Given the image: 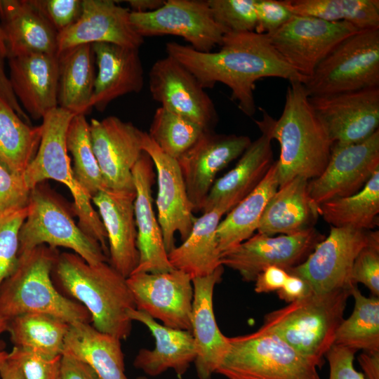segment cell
Wrapping results in <instances>:
<instances>
[{
    "label": "cell",
    "instance_id": "1",
    "mask_svg": "<svg viewBox=\"0 0 379 379\" xmlns=\"http://www.w3.org/2000/svg\"><path fill=\"white\" fill-rule=\"evenodd\" d=\"M167 55L188 69L204 88L215 84L226 85L232 100L246 116L256 110L255 82L265 77H278L305 84L307 79L291 67L270 44L267 36L255 32H227L220 48L204 53L175 41L166 44Z\"/></svg>",
    "mask_w": 379,
    "mask_h": 379
},
{
    "label": "cell",
    "instance_id": "2",
    "mask_svg": "<svg viewBox=\"0 0 379 379\" xmlns=\"http://www.w3.org/2000/svg\"><path fill=\"white\" fill-rule=\"evenodd\" d=\"M309 97L302 83L289 82L281 116L274 119L259 107L262 118L255 120L261 133L279 145L276 161L279 187L296 177L317 178L331 156L333 142Z\"/></svg>",
    "mask_w": 379,
    "mask_h": 379
},
{
    "label": "cell",
    "instance_id": "3",
    "mask_svg": "<svg viewBox=\"0 0 379 379\" xmlns=\"http://www.w3.org/2000/svg\"><path fill=\"white\" fill-rule=\"evenodd\" d=\"M51 277L62 294L88 310L94 328L121 340L129 337L134 298L127 278L108 262L91 265L73 252L60 253Z\"/></svg>",
    "mask_w": 379,
    "mask_h": 379
},
{
    "label": "cell",
    "instance_id": "4",
    "mask_svg": "<svg viewBox=\"0 0 379 379\" xmlns=\"http://www.w3.org/2000/svg\"><path fill=\"white\" fill-rule=\"evenodd\" d=\"M60 254L41 245L18 256L17 266L0 288V312L8 320L27 313H44L72 324L91 323L88 310L62 294L51 277Z\"/></svg>",
    "mask_w": 379,
    "mask_h": 379
},
{
    "label": "cell",
    "instance_id": "5",
    "mask_svg": "<svg viewBox=\"0 0 379 379\" xmlns=\"http://www.w3.org/2000/svg\"><path fill=\"white\" fill-rule=\"evenodd\" d=\"M352 290L323 293L311 291L286 307L265 314L261 328L276 334L321 367L324 357L333 345Z\"/></svg>",
    "mask_w": 379,
    "mask_h": 379
},
{
    "label": "cell",
    "instance_id": "6",
    "mask_svg": "<svg viewBox=\"0 0 379 379\" xmlns=\"http://www.w3.org/2000/svg\"><path fill=\"white\" fill-rule=\"evenodd\" d=\"M74 116L58 107L43 117L40 145L23 178L30 190L49 179L65 185L73 197L72 207L78 218L79 227L98 241L109 257L107 237L102 222L93 207L91 197L77 181L68 156L66 135Z\"/></svg>",
    "mask_w": 379,
    "mask_h": 379
},
{
    "label": "cell",
    "instance_id": "7",
    "mask_svg": "<svg viewBox=\"0 0 379 379\" xmlns=\"http://www.w3.org/2000/svg\"><path fill=\"white\" fill-rule=\"evenodd\" d=\"M72 207L45 181L31 190L28 212L19 232V255L41 246L71 249L91 265L108 262L100 244L74 220Z\"/></svg>",
    "mask_w": 379,
    "mask_h": 379
},
{
    "label": "cell",
    "instance_id": "8",
    "mask_svg": "<svg viewBox=\"0 0 379 379\" xmlns=\"http://www.w3.org/2000/svg\"><path fill=\"white\" fill-rule=\"evenodd\" d=\"M228 340L215 371L228 379H321L313 361L261 327Z\"/></svg>",
    "mask_w": 379,
    "mask_h": 379
},
{
    "label": "cell",
    "instance_id": "9",
    "mask_svg": "<svg viewBox=\"0 0 379 379\" xmlns=\"http://www.w3.org/2000/svg\"><path fill=\"white\" fill-rule=\"evenodd\" d=\"M303 84L310 97L379 87V29L343 40Z\"/></svg>",
    "mask_w": 379,
    "mask_h": 379
},
{
    "label": "cell",
    "instance_id": "10",
    "mask_svg": "<svg viewBox=\"0 0 379 379\" xmlns=\"http://www.w3.org/2000/svg\"><path fill=\"white\" fill-rule=\"evenodd\" d=\"M360 30L348 22L293 14L279 29L266 36L284 60L307 80L339 44Z\"/></svg>",
    "mask_w": 379,
    "mask_h": 379
},
{
    "label": "cell",
    "instance_id": "11",
    "mask_svg": "<svg viewBox=\"0 0 379 379\" xmlns=\"http://www.w3.org/2000/svg\"><path fill=\"white\" fill-rule=\"evenodd\" d=\"M375 231L331 227L328 235L300 265L288 270L303 279L313 293H323L354 286L351 273L355 258Z\"/></svg>",
    "mask_w": 379,
    "mask_h": 379
},
{
    "label": "cell",
    "instance_id": "12",
    "mask_svg": "<svg viewBox=\"0 0 379 379\" xmlns=\"http://www.w3.org/2000/svg\"><path fill=\"white\" fill-rule=\"evenodd\" d=\"M130 19L143 38L178 36L194 50L204 53L220 46L225 34L213 19L207 0H167L152 12L131 11Z\"/></svg>",
    "mask_w": 379,
    "mask_h": 379
},
{
    "label": "cell",
    "instance_id": "13",
    "mask_svg": "<svg viewBox=\"0 0 379 379\" xmlns=\"http://www.w3.org/2000/svg\"><path fill=\"white\" fill-rule=\"evenodd\" d=\"M314 227L291 235L257 234L221 253L220 264L240 274L242 280L255 281L270 266L286 271L302 263L324 239Z\"/></svg>",
    "mask_w": 379,
    "mask_h": 379
},
{
    "label": "cell",
    "instance_id": "14",
    "mask_svg": "<svg viewBox=\"0 0 379 379\" xmlns=\"http://www.w3.org/2000/svg\"><path fill=\"white\" fill-rule=\"evenodd\" d=\"M149 89L161 107L185 117L206 131L218 121L214 103L196 77L174 58L157 60L149 72Z\"/></svg>",
    "mask_w": 379,
    "mask_h": 379
},
{
    "label": "cell",
    "instance_id": "15",
    "mask_svg": "<svg viewBox=\"0 0 379 379\" xmlns=\"http://www.w3.org/2000/svg\"><path fill=\"white\" fill-rule=\"evenodd\" d=\"M126 281L137 310L164 326L191 331L193 286L190 276L173 269L159 273H133Z\"/></svg>",
    "mask_w": 379,
    "mask_h": 379
},
{
    "label": "cell",
    "instance_id": "16",
    "mask_svg": "<svg viewBox=\"0 0 379 379\" xmlns=\"http://www.w3.org/2000/svg\"><path fill=\"white\" fill-rule=\"evenodd\" d=\"M379 168V130L367 139L350 145L333 144L322 173L309 180L313 201L321 204L359 192Z\"/></svg>",
    "mask_w": 379,
    "mask_h": 379
},
{
    "label": "cell",
    "instance_id": "17",
    "mask_svg": "<svg viewBox=\"0 0 379 379\" xmlns=\"http://www.w3.org/2000/svg\"><path fill=\"white\" fill-rule=\"evenodd\" d=\"M93 149L107 188L134 190L132 170L142 154L144 131L115 116L91 119Z\"/></svg>",
    "mask_w": 379,
    "mask_h": 379
},
{
    "label": "cell",
    "instance_id": "18",
    "mask_svg": "<svg viewBox=\"0 0 379 379\" xmlns=\"http://www.w3.org/2000/svg\"><path fill=\"white\" fill-rule=\"evenodd\" d=\"M333 144L360 142L378 130L379 87L309 97Z\"/></svg>",
    "mask_w": 379,
    "mask_h": 379
},
{
    "label": "cell",
    "instance_id": "19",
    "mask_svg": "<svg viewBox=\"0 0 379 379\" xmlns=\"http://www.w3.org/2000/svg\"><path fill=\"white\" fill-rule=\"evenodd\" d=\"M248 136L204 131L177 161L194 211H201L215 176L250 145Z\"/></svg>",
    "mask_w": 379,
    "mask_h": 379
},
{
    "label": "cell",
    "instance_id": "20",
    "mask_svg": "<svg viewBox=\"0 0 379 379\" xmlns=\"http://www.w3.org/2000/svg\"><path fill=\"white\" fill-rule=\"evenodd\" d=\"M142 151L152 159L157 171L158 222L168 253L175 246V234L183 241L189 236L195 218L177 159L164 153L144 132Z\"/></svg>",
    "mask_w": 379,
    "mask_h": 379
},
{
    "label": "cell",
    "instance_id": "21",
    "mask_svg": "<svg viewBox=\"0 0 379 379\" xmlns=\"http://www.w3.org/2000/svg\"><path fill=\"white\" fill-rule=\"evenodd\" d=\"M131 11L111 0H83L76 22L58 33V55L82 44L109 43L139 49L144 38L131 24Z\"/></svg>",
    "mask_w": 379,
    "mask_h": 379
},
{
    "label": "cell",
    "instance_id": "22",
    "mask_svg": "<svg viewBox=\"0 0 379 379\" xmlns=\"http://www.w3.org/2000/svg\"><path fill=\"white\" fill-rule=\"evenodd\" d=\"M135 190L105 188L92 197L105 229L109 265L128 278L139 261L134 215Z\"/></svg>",
    "mask_w": 379,
    "mask_h": 379
},
{
    "label": "cell",
    "instance_id": "23",
    "mask_svg": "<svg viewBox=\"0 0 379 379\" xmlns=\"http://www.w3.org/2000/svg\"><path fill=\"white\" fill-rule=\"evenodd\" d=\"M223 266L209 275L192 279L193 300L191 312V332L197 357L194 361L199 379H211L228 348V337L220 331L213 310V291L221 279Z\"/></svg>",
    "mask_w": 379,
    "mask_h": 379
},
{
    "label": "cell",
    "instance_id": "24",
    "mask_svg": "<svg viewBox=\"0 0 379 379\" xmlns=\"http://www.w3.org/2000/svg\"><path fill=\"white\" fill-rule=\"evenodd\" d=\"M153 166L152 159L143 152L132 170L135 190L134 215L139 253L138 264L132 274L159 273L173 269L169 262L161 230L153 209Z\"/></svg>",
    "mask_w": 379,
    "mask_h": 379
},
{
    "label": "cell",
    "instance_id": "25",
    "mask_svg": "<svg viewBox=\"0 0 379 379\" xmlns=\"http://www.w3.org/2000/svg\"><path fill=\"white\" fill-rule=\"evenodd\" d=\"M8 79L23 110L34 119L58 107V58L31 53L8 58Z\"/></svg>",
    "mask_w": 379,
    "mask_h": 379
},
{
    "label": "cell",
    "instance_id": "26",
    "mask_svg": "<svg viewBox=\"0 0 379 379\" xmlns=\"http://www.w3.org/2000/svg\"><path fill=\"white\" fill-rule=\"evenodd\" d=\"M91 45L98 67L91 109L103 112L119 97L141 91L144 71L139 49L109 43Z\"/></svg>",
    "mask_w": 379,
    "mask_h": 379
},
{
    "label": "cell",
    "instance_id": "27",
    "mask_svg": "<svg viewBox=\"0 0 379 379\" xmlns=\"http://www.w3.org/2000/svg\"><path fill=\"white\" fill-rule=\"evenodd\" d=\"M128 315L132 321L145 325L154 339L153 349L142 348L138 351L133 366L150 376L173 369L179 378L182 377L197 357L191 331L164 326L137 309L128 310Z\"/></svg>",
    "mask_w": 379,
    "mask_h": 379
},
{
    "label": "cell",
    "instance_id": "28",
    "mask_svg": "<svg viewBox=\"0 0 379 379\" xmlns=\"http://www.w3.org/2000/svg\"><path fill=\"white\" fill-rule=\"evenodd\" d=\"M274 161L272 140L262 133L251 142L235 166L215 180L201 211L218 209L228 213L258 186Z\"/></svg>",
    "mask_w": 379,
    "mask_h": 379
},
{
    "label": "cell",
    "instance_id": "29",
    "mask_svg": "<svg viewBox=\"0 0 379 379\" xmlns=\"http://www.w3.org/2000/svg\"><path fill=\"white\" fill-rule=\"evenodd\" d=\"M7 58L31 53L58 55V32L29 0H0Z\"/></svg>",
    "mask_w": 379,
    "mask_h": 379
},
{
    "label": "cell",
    "instance_id": "30",
    "mask_svg": "<svg viewBox=\"0 0 379 379\" xmlns=\"http://www.w3.org/2000/svg\"><path fill=\"white\" fill-rule=\"evenodd\" d=\"M308 182L296 177L279 187L264 210L257 232L268 236L291 235L314 227L319 206L310 195Z\"/></svg>",
    "mask_w": 379,
    "mask_h": 379
},
{
    "label": "cell",
    "instance_id": "31",
    "mask_svg": "<svg viewBox=\"0 0 379 379\" xmlns=\"http://www.w3.org/2000/svg\"><path fill=\"white\" fill-rule=\"evenodd\" d=\"M121 341L90 323L77 322L69 324L62 354L88 364L101 379H128Z\"/></svg>",
    "mask_w": 379,
    "mask_h": 379
},
{
    "label": "cell",
    "instance_id": "32",
    "mask_svg": "<svg viewBox=\"0 0 379 379\" xmlns=\"http://www.w3.org/2000/svg\"><path fill=\"white\" fill-rule=\"evenodd\" d=\"M224 214L213 209L195 218L187 238L168 253L173 269L184 272L192 279L209 275L222 266L216 230Z\"/></svg>",
    "mask_w": 379,
    "mask_h": 379
},
{
    "label": "cell",
    "instance_id": "33",
    "mask_svg": "<svg viewBox=\"0 0 379 379\" xmlns=\"http://www.w3.org/2000/svg\"><path fill=\"white\" fill-rule=\"evenodd\" d=\"M58 107L74 115L91 111L95 81V55L91 44H82L58 55Z\"/></svg>",
    "mask_w": 379,
    "mask_h": 379
},
{
    "label": "cell",
    "instance_id": "34",
    "mask_svg": "<svg viewBox=\"0 0 379 379\" xmlns=\"http://www.w3.org/2000/svg\"><path fill=\"white\" fill-rule=\"evenodd\" d=\"M279 187L277 164L274 161L258 186L219 222L216 236L221 253L254 234L269 200Z\"/></svg>",
    "mask_w": 379,
    "mask_h": 379
},
{
    "label": "cell",
    "instance_id": "35",
    "mask_svg": "<svg viewBox=\"0 0 379 379\" xmlns=\"http://www.w3.org/2000/svg\"><path fill=\"white\" fill-rule=\"evenodd\" d=\"M69 324L44 313H27L8 321L7 331L13 347L46 357L62 354Z\"/></svg>",
    "mask_w": 379,
    "mask_h": 379
},
{
    "label": "cell",
    "instance_id": "36",
    "mask_svg": "<svg viewBox=\"0 0 379 379\" xmlns=\"http://www.w3.org/2000/svg\"><path fill=\"white\" fill-rule=\"evenodd\" d=\"M379 168L357 193L319 206V215L331 227L371 230L378 224Z\"/></svg>",
    "mask_w": 379,
    "mask_h": 379
},
{
    "label": "cell",
    "instance_id": "37",
    "mask_svg": "<svg viewBox=\"0 0 379 379\" xmlns=\"http://www.w3.org/2000/svg\"><path fill=\"white\" fill-rule=\"evenodd\" d=\"M41 139V125L30 126L0 96V162L11 172L23 175Z\"/></svg>",
    "mask_w": 379,
    "mask_h": 379
},
{
    "label": "cell",
    "instance_id": "38",
    "mask_svg": "<svg viewBox=\"0 0 379 379\" xmlns=\"http://www.w3.org/2000/svg\"><path fill=\"white\" fill-rule=\"evenodd\" d=\"M295 15L348 22L361 30L379 29L378 0H284Z\"/></svg>",
    "mask_w": 379,
    "mask_h": 379
},
{
    "label": "cell",
    "instance_id": "39",
    "mask_svg": "<svg viewBox=\"0 0 379 379\" xmlns=\"http://www.w3.org/2000/svg\"><path fill=\"white\" fill-rule=\"evenodd\" d=\"M354 307L337 329L333 345L363 351H379V298L364 296L357 286L351 292Z\"/></svg>",
    "mask_w": 379,
    "mask_h": 379
},
{
    "label": "cell",
    "instance_id": "40",
    "mask_svg": "<svg viewBox=\"0 0 379 379\" xmlns=\"http://www.w3.org/2000/svg\"><path fill=\"white\" fill-rule=\"evenodd\" d=\"M67 151L73 158L74 177L85 192L92 197L106 187L96 157L86 115H74L66 135Z\"/></svg>",
    "mask_w": 379,
    "mask_h": 379
},
{
    "label": "cell",
    "instance_id": "41",
    "mask_svg": "<svg viewBox=\"0 0 379 379\" xmlns=\"http://www.w3.org/2000/svg\"><path fill=\"white\" fill-rule=\"evenodd\" d=\"M204 131L192 121L160 107L154 112L147 134L164 153L178 159Z\"/></svg>",
    "mask_w": 379,
    "mask_h": 379
},
{
    "label": "cell",
    "instance_id": "42",
    "mask_svg": "<svg viewBox=\"0 0 379 379\" xmlns=\"http://www.w3.org/2000/svg\"><path fill=\"white\" fill-rule=\"evenodd\" d=\"M27 212L28 206L0 213V288L17 266L19 232Z\"/></svg>",
    "mask_w": 379,
    "mask_h": 379
},
{
    "label": "cell",
    "instance_id": "43",
    "mask_svg": "<svg viewBox=\"0 0 379 379\" xmlns=\"http://www.w3.org/2000/svg\"><path fill=\"white\" fill-rule=\"evenodd\" d=\"M216 23L227 32H253L255 0H207Z\"/></svg>",
    "mask_w": 379,
    "mask_h": 379
},
{
    "label": "cell",
    "instance_id": "44",
    "mask_svg": "<svg viewBox=\"0 0 379 379\" xmlns=\"http://www.w3.org/2000/svg\"><path fill=\"white\" fill-rule=\"evenodd\" d=\"M351 280L353 285H365L373 296H379V232L375 231L370 242L354 260Z\"/></svg>",
    "mask_w": 379,
    "mask_h": 379
},
{
    "label": "cell",
    "instance_id": "45",
    "mask_svg": "<svg viewBox=\"0 0 379 379\" xmlns=\"http://www.w3.org/2000/svg\"><path fill=\"white\" fill-rule=\"evenodd\" d=\"M8 354L18 361L25 379H61L62 355L46 357L16 347Z\"/></svg>",
    "mask_w": 379,
    "mask_h": 379
},
{
    "label": "cell",
    "instance_id": "46",
    "mask_svg": "<svg viewBox=\"0 0 379 379\" xmlns=\"http://www.w3.org/2000/svg\"><path fill=\"white\" fill-rule=\"evenodd\" d=\"M58 33L79 18L83 0H29Z\"/></svg>",
    "mask_w": 379,
    "mask_h": 379
},
{
    "label": "cell",
    "instance_id": "47",
    "mask_svg": "<svg viewBox=\"0 0 379 379\" xmlns=\"http://www.w3.org/2000/svg\"><path fill=\"white\" fill-rule=\"evenodd\" d=\"M30 193L23 175L11 172L0 162V213L27 207Z\"/></svg>",
    "mask_w": 379,
    "mask_h": 379
},
{
    "label": "cell",
    "instance_id": "48",
    "mask_svg": "<svg viewBox=\"0 0 379 379\" xmlns=\"http://www.w3.org/2000/svg\"><path fill=\"white\" fill-rule=\"evenodd\" d=\"M256 26L258 34H268L286 23L293 13L284 0H255Z\"/></svg>",
    "mask_w": 379,
    "mask_h": 379
},
{
    "label": "cell",
    "instance_id": "49",
    "mask_svg": "<svg viewBox=\"0 0 379 379\" xmlns=\"http://www.w3.org/2000/svg\"><path fill=\"white\" fill-rule=\"evenodd\" d=\"M356 352L352 348L333 345L325 354L329 365L328 379H364L363 373L354 367Z\"/></svg>",
    "mask_w": 379,
    "mask_h": 379
},
{
    "label": "cell",
    "instance_id": "50",
    "mask_svg": "<svg viewBox=\"0 0 379 379\" xmlns=\"http://www.w3.org/2000/svg\"><path fill=\"white\" fill-rule=\"evenodd\" d=\"M61 379H101L95 370L84 361L62 354Z\"/></svg>",
    "mask_w": 379,
    "mask_h": 379
},
{
    "label": "cell",
    "instance_id": "51",
    "mask_svg": "<svg viewBox=\"0 0 379 379\" xmlns=\"http://www.w3.org/2000/svg\"><path fill=\"white\" fill-rule=\"evenodd\" d=\"M288 273L277 266H270L261 272L255 280V291L258 293L277 291L284 285Z\"/></svg>",
    "mask_w": 379,
    "mask_h": 379
},
{
    "label": "cell",
    "instance_id": "52",
    "mask_svg": "<svg viewBox=\"0 0 379 379\" xmlns=\"http://www.w3.org/2000/svg\"><path fill=\"white\" fill-rule=\"evenodd\" d=\"M311 292L306 281L301 277L288 274L283 286L277 291L280 299L288 303L300 299Z\"/></svg>",
    "mask_w": 379,
    "mask_h": 379
},
{
    "label": "cell",
    "instance_id": "53",
    "mask_svg": "<svg viewBox=\"0 0 379 379\" xmlns=\"http://www.w3.org/2000/svg\"><path fill=\"white\" fill-rule=\"evenodd\" d=\"M0 96L17 112L26 122L29 124V118L23 110L15 98L7 74H6L4 59L0 56Z\"/></svg>",
    "mask_w": 379,
    "mask_h": 379
},
{
    "label": "cell",
    "instance_id": "54",
    "mask_svg": "<svg viewBox=\"0 0 379 379\" xmlns=\"http://www.w3.org/2000/svg\"><path fill=\"white\" fill-rule=\"evenodd\" d=\"M358 361L364 379H379V351H363Z\"/></svg>",
    "mask_w": 379,
    "mask_h": 379
},
{
    "label": "cell",
    "instance_id": "55",
    "mask_svg": "<svg viewBox=\"0 0 379 379\" xmlns=\"http://www.w3.org/2000/svg\"><path fill=\"white\" fill-rule=\"evenodd\" d=\"M0 377L1 379H25L18 361L9 354L0 366Z\"/></svg>",
    "mask_w": 379,
    "mask_h": 379
},
{
    "label": "cell",
    "instance_id": "56",
    "mask_svg": "<svg viewBox=\"0 0 379 379\" xmlns=\"http://www.w3.org/2000/svg\"><path fill=\"white\" fill-rule=\"evenodd\" d=\"M132 12L148 13L156 11L163 6L164 0H128L126 1Z\"/></svg>",
    "mask_w": 379,
    "mask_h": 379
},
{
    "label": "cell",
    "instance_id": "57",
    "mask_svg": "<svg viewBox=\"0 0 379 379\" xmlns=\"http://www.w3.org/2000/svg\"><path fill=\"white\" fill-rule=\"evenodd\" d=\"M8 52L6 44L5 35L0 23V56L4 60L7 58Z\"/></svg>",
    "mask_w": 379,
    "mask_h": 379
},
{
    "label": "cell",
    "instance_id": "58",
    "mask_svg": "<svg viewBox=\"0 0 379 379\" xmlns=\"http://www.w3.org/2000/svg\"><path fill=\"white\" fill-rule=\"evenodd\" d=\"M8 321V320L0 312V336L4 332L7 331ZM4 344L0 339V352L4 351Z\"/></svg>",
    "mask_w": 379,
    "mask_h": 379
},
{
    "label": "cell",
    "instance_id": "59",
    "mask_svg": "<svg viewBox=\"0 0 379 379\" xmlns=\"http://www.w3.org/2000/svg\"><path fill=\"white\" fill-rule=\"evenodd\" d=\"M8 352L6 351L0 352V366L8 358Z\"/></svg>",
    "mask_w": 379,
    "mask_h": 379
},
{
    "label": "cell",
    "instance_id": "60",
    "mask_svg": "<svg viewBox=\"0 0 379 379\" xmlns=\"http://www.w3.org/2000/svg\"><path fill=\"white\" fill-rule=\"evenodd\" d=\"M135 379H148L146 376H138Z\"/></svg>",
    "mask_w": 379,
    "mask_h": 379
}]
</instances>
